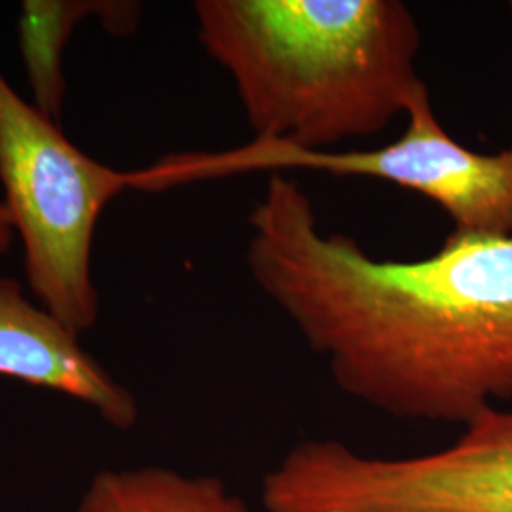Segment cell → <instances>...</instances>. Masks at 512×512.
<instances>
[{
	"mask_svg": "<svg viewBox=\"0 0 512 512\" xmlns=\"http://www.w3.org/2000/svg\"><path fill=\"white\" fill-rule=\"evenodd\" d=\"M249 226L256 285L357 401L461 427L512 401V238L452 232L427 258L378 260L323 232L285 173Z\"/></svg>",
	"mask_w": 512,
	"mask_h": 512,
	"instance_id": "obj_1",
	"label": "cell"
},
{
	"mask_svg": "<svg viewBox=\"0 0 512 512\" xmlns=\"http://www.w3.org/2000/svg\"><path fill=\"white\" fill-rule=\"evenodd\" d=\"M14 226L12 219L8 215V209L4 202H0V256L6 255L12 247V239H14Z\"/></svg>",
	"mask_w": 512,
	"mask_h": 512,
	"instance_id": "obj_9",
	"label": "cell"
},
{
	"mask_svg": "<svg viewBox=\"0 0 512 512\" xmlns=\"http://www.w3.org/2000/svg\"><path fill=\"white\" fill-rule=\"evenodd\" d=\"M272 512H512V410L490 406L454 444L414 458H368L308 440L268 482Z\"/></svg>",
	"mask_w": 512,
	"mask_h": 512,
	"instance_id": "obj_5",
	"label": "cell"
},
{
	"mask_svg": "<svg viewBox=\"0 0 512 512\" xmlns=\"http://www.w3.org/2000/svg\"><path fill=\"white\" fill-rule=\"evenodd\" d=\"M0 376L67 393L95 406L116 427L137 420L128 389L78 346L73 330L37 308L12 277H0Z\"/></svg>",
	"mask_w": 512,
	"mask_h": 512,
	"instance_id": "obj_6",
	"label": "cell"
},
{
	"mask_svg": "<svg viewBox=\"0 0 512 512\" xmlns=\"http://www.w3.org/2000/svg\"><path fill=\"white\" fill-rule=\"evenodd\" d=\"M78 512H253L217 478H184L164 469L105 473Z\"/></svg>",
	"mask_w": 512,
	"mask_h": 512,
	"instance_id": "obj_8",
	"label": "cell"
},
{
	"mask_svg": "<svg viewBox=\"0 0 512 512\" xmlns=\"http://www.w3.org/2000/svg\"><path fill=\"white\" fill-rule=\"evenodd\" d=\"M0 183L29 289L74 334L90 329L99 315L93 234L107 203L128 190L126 173L74 147L0 71Z\"/></svg>",
	"mask_w": 512,
	"mask_h": 512,
	"instance_id": "obj_3",
	"label": "cell"
},
{
	"mask_svg": "<svg viewBox=\"0 0 512 512\" xmlns=\"http://www.w3.org/2000/svg\"><path fill=\"white\" fill-rule=\"evenodd\" d=\"M403 135L368 150H300L251 141L222 152L169 156L129 175L131 188L158 192L179 184L253 171H325L366 177L416 192L454 222V232L512 238V143L482 154L458 143L440 124L427 86L406 109Z\"/></svg>",
	"mask_w": 512,
	"mask_h": 512,
	"instance_id": "obj_4",
	"label": "cell"
},
{
	"mask_svg": "<svg viewBox=\"0 0 512 512\" xmlns=\"http://www.w3.org/2000/svg\"><path fill=\"white\" fill-rule=\"evenodd\" d=\"M194 14L260 143L338 150L389 128L425 86L399 0H200Z\"/></svg>",
	"mask_w": 512,
	"mask_h": 512,
	"instance_id": "obj_2",
	"label": "cell"
},
{
	"mask_svg": "<svg viewBox=\"0 0 512 512\" xmlns=\"http://www.w3.org/2000/svg\"><path fill=\"white\" fill-rule=\"evenodd\" d=\"M103 19L112 35L135 31L141 4L124 0H25L19 18V48L33 92V105L59 122L65 97V76L61 57L78 21Z\"/></svg>",
	"mask_w": 512,
	"mask_h": 512,
	"instance_id": "obj_7",
	"label": "cell"
}]
</instances>
